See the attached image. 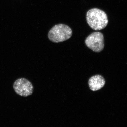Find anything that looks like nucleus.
<instances>
[{
  "instance_id": "1",
  "label": "nucleus",
  "mask_w": 127,
  "mask_h": 127,
  "mask_svg": "<svg viewBox=\"0 0 127 127\" xmlns=\"http://www.w3.org/2000/svg\"><path fill=\"white\" fill-rule=\"evenodd\" d=\"M86 20L90 27L96 31L104 29L108 22L107 14L98 8H93L88 10L87 13Z\"/></svg>"
},
{
  "instance_id": "2",
  "label": "nucleus",
  "mask_w": 127,
  "mask_h": 127,
  "mask_svg": "<svg viewBox=\"0 0 127 127\" xmlns=\"http://www.w3.org/2000/svg\"><path fill=\"white\" fill-rule=\"evenodd\" d=\"M72 31L70 27L63 24L55 25L48 33V39L54 43L67 40L71 37Z\"/></svg>"
},
{
  "instance_id": "3",
  "label": "nucleus",
  "mask_w": 127,
  "mask_h": 127,
  "mask_svg": "<svg viewBox=\"0 0 127 127\" xmlns=\"http://www.w3.org/2000/svg\"><path fill=\"white\" fill-rule=\"evenodd\" d=\"M85 43L87 46L94 52H101L104 49V36L100 32H94L87 37Z\"/></svg>"
},
{
  "instance_id": "4",
  "label": "nucleus",
  "mask_w": 127,
  "mask_h": 127,
  "mask_svg": "<svg viewBox=\"0 0 127 127\" xmlns=\"http://www.w3.org/2000/svg\"><path fill=\"white\" fill-rule=\"evenodd\" d=\"M13 88L18 95L23 97L30 96L34 92V87L31 82L26 78H18L14 82Z\"/></svg>"
},
{
  "instance_id": "5",
  "label": "nucleus",
  "mask_w": 127,
  "mask_h": 127,
  "mask_svg": "<svg viewBox=\"0 0 127 127\" xmlns=\"http://www.w3.org/2000/svg\"><path fill=\"white\" fill-rule=\"evenodd\" d=\"M106 83L105 79L101 75L93 76L88 81L89 86L92 91H98L104 86Z\"/></svg>"
}]
</instances>
